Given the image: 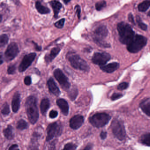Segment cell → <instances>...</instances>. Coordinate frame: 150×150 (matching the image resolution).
Here are the masks:
<instances>
[{"mask_svg":"<svg viewBox=\"0 0 150 150\" xmlns=\"http://www.w3.org/2000/svg\"><path fill=\"white\" fill-rule=\"evenodd\" d=\"M25 108L29 120L31 124H35L39 117L37 98L34 96L28 97L25 103Z\"/></svg>","mask_w":150,"mask_h":150,"instance_id":"cell-1","label":"cell"},{"mask_svg":"<svg viewBox=\"0 0 150 150\" xmlns=\"http://www.w3.org/2000/svg\"><path fill=\"white\" fill-rule=\"evenodd\" d=\"M117 30L119 34V40L123 44H128L135 36V33L131 26L125 23H118Z\"/></svg>","mask_w":150,"mask_h":150,"instance_id":"cell-2","label":"cell"},{"mask_svg":"<svg viewBox=\"0 0 150 150\" xmlns=\"http://www.w3.org/2000/svg\"><path fill=\"white\" fill-rule=\"evenodd\" d=\"M147 43V39L144 36L135 35L132 40L127 45V49L131 53H137L141 50Z\"/></svg>","mask_w":150,"mask_h":150,"instance_id":"cell-3","label":"cell"},{"mask_svg":"<svg viewBox=\"0 0 150 150\" xmlns=\"http://www.w3.org/2000/svg\"><path fill=\"white\" fill-rule=\"evenodd\" d=\"M67 58L71 65L75 69L85 72H88L89 71L90 68L87 62L79 55L71 54L68 56Z\"/></svg>","mask_w":150,"mask_h":150,"instance_id":"cell-4","label":"cell"},{"mask_svg":"<svg viewBox=\"0 0 150 150\" xmlns=\"http://www.w3.org/2000/svg\"><path fill=\"white\" fill-rule=\"evenodd\" d=\"M110 118V116L106 113H96L89 118V121L94 127L100 128L107 125Z\"/></svg>","mask_w":150,"mask_h":150,"instance_id":"cell-5","label":"cell"},{"mask_svg":"<svg viewBox=\"0 0 150 150\" xmlns=\"http://www.w3.org/2000/svg\"><path fill=\"white\" fill-rule=\"evenodd\" d=\"M111 129L114 136L119 140H123L126 136L125 128L121 121L115 119L111 124Z\"/></svg>","mask_w":150,"mask_h":150,"instance_id":"cell-6","label":"cell"},{"mask_svg":"<svg viewBox=\"0 0 150 150\" xmlns=\"http://www.w3.org/2000/svg\"><path fill=\"white\" fill-rule=\"evenodd\" d=\"M63 131V127L60 123L55 122L48 125L47 128L46 141L52 140L54 137H59Z\"/></svg>","mask_w":150,"mask_h":150,"instance_id":"cell-7","label":"cell"},{"mask_svg":"<svg viewBox=\"0 0 150 150\" xmlns=\"http://www.w3.org/2000/svg\"><path fill=\"white\" fill-rule=\"evenodd\" d=\"M54 76L64 90L67 91L70 88L71 84L69 82L68 78L60 69H57L55 70Z\"/></svg>","mask_w":150,"mask_h":150,"instance_id":"cell-8","label":"cell"},{"mask_svg":"<svg viewBox=\"0 0 150 150\" xmlns=\"http://www.w3.org/2000/svg\"><path fill=\"white\" fill-rule=\"evenodd\" d=\"M19 49L17 44L11 42L8 46L5 53V59L6 62L12 61L19 54Z\"/></svg>","mask_w":150,"mask_h":150,"instance_id":"cell-9","label":"cell"},{"mask_svg":"<svg viewBox=\"0 0 150 150\" xmlns=\"http://www.w3.org/2000/svg\"><path fill=\"white\" fill-rule=\"evenodd\" d=\"M110 59V56L106 52H96L92 57L93 63L102 66L104 65Z\"/></svg>","mask_w":150,"mask_h":150,"instance_id":"cell-10","label":"cell"},{"mask_svg":"<svg viewBox=\"0 0 150 150\" xmlns=\"http://www.w3.org/2000/svg\"><path fill=\"white\" fill-rule=\"evenodd\" d=\"M36 57V54L35 52H32L25 55L19 66V71L20 72H23L26 71L31 65L32 62L35 60Z\"/></svg>","mask_w":150,"mask_h":150,"instance_id":"cell-11","label":"cell"},{"mask_svg":"<svg viewBox=\"0 0 150 150\" xmlns=\"http://www.w3.org/2000/svg\"><path fill=\"white\" fill-rule=\"evenodd\" d=\"M108 29L104 25H101L96 29L93 33V39L96 43L103 41L108 35Z\"/></svg>","mask_w":150,"mask_h":150,"instance_id":"cell-12","label":"cell"},{"mask_svg":"<svg viewBox=\"0 0 150 150\" xmlns=\"http://www.w3.org/2000/svg\"><path fill=\"white\" fill-rule=\"evenodd\" d=\"M84 122V117L81 115H76L71 118L70 126L73 129H77L81 127Z\"/></svg>","mask_w":150,"mask_h":150,"instance_id":"cell-13","label":"cell"},{"mask_svg":"<svg viewBox=\"0 0 150 150\" xmlns=\"http://www.w3.org/2000/svg\"><path fill=\"white\" fill-rule=\"evenodd\" d=\"M48 88L50 92L56 96H59L60 94V91L57 86L56 85L55 81L52 78L49 79L47 82Z\"/></svg>","mask_w":150,"mask_h":150,"instance_id":"cell-14","label":"cell"},{"mask_svg":"<svg viewBox=\"0 0 150 150\" xmlns=\"http://www.w3.org/2000/svg\"><path fill=\"white\" fill-rule=\"evenodd\" d=\"M21 103V95L19 92H17L14 95L12 102V108L13 112L16 113L20 108Z\"/></svg>","mask_w":150,"mask_h":150,"instance_id":"cell-15","label":"cell"},{"mask_svg":"<svg viewBox=\"0 0 150 150\" xmlns=\"http://www.w3.org/2000/svg\"><path fill=\"white\" fill-rule=\"evenodd\" d=\"M57 103L61 110L63 114L67 116L69 113V105L68 103L64 99H59L57 100Z\"/></svg>","mask_w":150,"mask_h":150,"instance_id":"cell-16","label":"cell"},{"mask_svg":"<svg viewBox=\"0 0 150 150\" xmlns=\"http://www.w3.org/2000/svg\"><path fill=\"white\" fill-rule=\"evenodd\" d=\"M119 67V64L118 63L116 62H113L108 64L106 65H103L100 66V69L103 71L108 73L113 72L117 70Z\"/></svg>","mask_w":150,"mask_h":150,"instance_id":"cell-17","label":"cell"},{"mask_svg":"<svg viewBox=\"0 0 150 150\" xmlns=\"http://www.w3.org/2000/svg\"><path fill=\"white\" fill-rule=\"evenodd\" d=\"M50 5L53 9L54 12V17L55 18H57L59 13L62 7L61 3L57 0H52L50 2Z\"/></svg>","mask_w":150,"mask_h":150,"instance_id":"cell-18","label":"cell"},{"mask_svg":"<svg viewBox=\"0 0 150 150\" xmlns=\"http://www.w3.org/2000/svg\"><path fill=\"white\" fill-rule=\"evenodd\" d=\"M60 50L59 47H54L52 49L50 54L46 55L45 57L46 63H49L51 62L60 52Z\"/></svg>","mask_w":150,"mask_h":150,"instance_id":"cell-19","label":"cell"},{"mask_svg":"<svg viewBox=\"0 0 150 150\" xmlns=\"http://www.w3.org/2000/svg\"><path fill=\"white\" fill-rule=\"evenodd\" d=\"M50 107V101L48 98H44L42 100L40 105L41 113L45 115Z\"/></svg>","mask_w":150,"mask_h":150,"instance_id":"cell-20","label":"cell"},{"mask_svg":"<svg viewBox=\"0 0 150 150\" xmlns=\"http://www.w3.org/2000/svg\"><path fill=\"white\" fill-rule=\"evenodd\" d=\"M35 7L38 12L41 14H47L50 13V10L48 8L42 5L40 1L36 2Z\"/></svg>","mask_w":150,"mask_h":150,"instance_id":"cell-21","label":"cell"},{"mask_svg":"<svg viewBox=\"0 0 150 150\" xmlns=\"http://www.w3.org/2000/svg\"><path fill=\"white\" fill-rule=\"evenodd\" d=\"M140 108L142 111L147 115L150 116V100L146 99L140 104Z\"/></svg>","mask_w":150,"mask_h":150,"instance_id":"cell-22","label":"cell"},{"mask_svg":"<svg viewBox=\"0 0 150 150\" xmlns=\"http://www.w3.org/2000/svg\"><path fill=\"white\" fill-rule=\"evenodd\" d=\"M3 134L7 139L12 140L14 138L13 129L11 125H9L3 130Z\"/></svg>","mask_w":150,"mask_h":150,"instance_id":"cell-23","label":"cell"},{"mask_svg":"<svg viewBox=\"0 0 150 150\" xmlns=\"http://www.w3.org/2000/svg\"><path fill=\"white\" fill-rule=\"evenodd\" d=\"M150 7V0H145L140 3L138 6V9L139 12H144Z\"/></svg>","mask_w":150,"mask_h":150,"instance_id":"cell-24","label":"cell"},{"mask_svg":"<svg viewBox=\"0 0 150 150\" xmlns=\"http://www.w3.org/2000/svg\"><path fill=\"white\" fill-rule=\"evenodd\" d=\"M28 127V123L25 120H23V119H21L17 122L16 128L18 129L23 130L25 129H27Z\"/></svg>","mask_w":150,"mask_h":150,"instance_id":"cell-25","label":"cell"},{"mask_svg":"<svg viewBox=\"0 0 150 150\" xmlns=\"http://www.w3.org/2000/svg\"><path fill=\"white\" fill-rule=\"evenodd\" d=\"M9 41V38L6 34H2L0 37V46L1 47L6 46Z\"/></svg>","mask_w":150,"mask_h":150,"instance_id":"cell-26","label":"cell"},{"mask_svg":"<svg viewBox=\"0 0 150 150\" xmlns=\"http://www.w3.org/2000/svg\"><path fill=\"white\" fill-rule=\"evenodd\" d=\"M141 143L147 146H150V133L144 134L141 137Z\"/></svg>","mask_w":150,"mask_h":150,"instance_id":"cell-27","label":"cell"},{"mask_svg":"<svg viewBox=\"0 0 150 150\" xmlns=\"http://www.w3.org/2000/svg\"><path fill=\"white\" fill-rule=\"evenodd\" d=\"M78 95V90L76 88H74L68 92V96L72 101L74 100Z\"/></svg>","mask_w":150,"mask_h":150,"instance_id":"cell-28","label":"cell"},{"mask_svg":"<svg viewBox=\"0 0 150 150\" xmlns=\"http://www.w3.org/2000/svg\"><path fill=\"white\" fill-rule=\"evenodd\" d=\"M136 20H137V23L139 27L141 30H144V31L147 30V25L145 24V23H144L142 21L139 16H137V17H136Z\"/></svg>","mask_w":150,"mask_h":150,"instance_id":"cell-29","label":"cell"},{"mask_svg":"<svg viewBox=\"0 0 150 150\" xmlns=\"http://www.w3.org/2000/svg\"><path fill=\"white\" fill-rule=\"evenodd\" d=\"M10 112V108L9 105L7 103H5L2 106V109H1V113L3 115H9Z\"/></svg>","mask_w":150,"mask_h":150,"instance_id":"cell-30","label":"cell"},{"mask_svg":"<svg viewBox=\"0 0 150 150\" xmlns=\"http://www.w3.org/2000/svg\"><path fill=\"white\" fill-rule=\"evenodd\" d=\"M106 6V2L105 1H99L96 4V8L97 11H100Z\"/></svg>","mask_w":150,"mask_h":150,"instance_id":"cell-31","label":"cell"},{"mask_svg":"<svg viewBox=\"0 0 150 150\" xmlns=\"http://www.w3.org/2000/svg\"><path fill=\"white\" fill-rule=\"evenodd\" d=\"M65 22V19L64 18H63L55 23L54 25L56 28H58L62 29L64 28Z\"/></svg>","mask_w":150,"mask_h":150,"instance_id":"cell-32","label":"cell"},{"mask_svg":"<svg viewBox=\"0 0 150 150\" xmlns=\"http://www.w3.org/2000/svg\"><path fill=\"white\" fill-rule=\"evenodd\" d=\"M77 146L72 143H68L65 145L64 150H75L77 148Z\"/></svg>","mask_w":150,"mask_h":150,"instance_id":"cell-33","label":"cell"},{"mask_svg":"<svg viewBox=\"0 0 150 150\" xmlns=\"http://www.w3.org/2000/svg\"><path fill=\"white\" fill-rule=\"evenodd\" d=\"M16 71V67L15 65H12L9 66L8 68V73L9 74H13L15 73Z\"/></svg>","mask_w":150,"mask_h":150,"instance_id":"cell-34","label":"cell"},{"mask_svg":"<svg viewBox=\"0 0 150 150\" xmlns=\"http://www.w3.org/2000/svg\"><path fill=\"white\" fill-rule=\"evenodd\" d=\"M129 86V84L127 82H122L120 83L118 86H117V89L120 90H123L126 89Z\"/></svg>","mask_w":150,"mask_h":150,"instance_id":"cell-35","label":"cell"},{"mask_svg":"<svg viewBox=\"0 0 150 150\" xmlns=\"http://www.w3.org/2000/svg\"><path fill=\"white\" fill-rule=\"evenodd\" d=\"M122 94L119 93H115L112 95L111 99L112 100H115L117 99H120L121 97H122Z\"/></svg>","mask_w":150,"mask_h":150,"instance_id":"cell-36","label":"cell"},{"mask_svg":"<svg viewBox=\"0 0 150 150\" xmlns=\"http://www.w3.org/2000/svg\"><path fill=\"white\" fill-rule=\"evenodd\" d=\"M58 115L57 111L55 110H52L50 111V117L51 118H55L57 117Z\"/></svg>","mask_w":150,"mask_h":150,"instance_id":"cell-37","label":"cell"},{"mask_svg":"<svg viewBox=\"0 0 150 150\" xmlns=\"http://www.w3.org/2000/svg\"><path fill=\"white\" fill-rule=\"evenodd\" d=\"M75 10L76 11V14L78 16V18L80 19L81 17V7L79 5H77L75 7Z\"/></svg>","mask_w":150,"mask_h":150,"instance_id":"cell-38","label":"cell"},{"mask_svg":"<svg viewBox=\"0 0 150 150\" xmlns=\"http://www.w3.org/2000/svg\"><path fill=\"white\" fill-rule=\"evenodd\" d=\"M24 84L27 86H29L31 84V79L30 76L25 77L24 80Z\"/></svg>","mask_w":150,"mask_h":150,"instance_id":"cell-39","label":"cell"},{"mask_svg":"<svg viewBox=\"0 0 150 150\" xmlns=\"http://www.w3.org/2000/svg\"><path fill=\"white\" fill-rule=\"evenodd\" d=\"M128 20L132 24L135 25V21L134 20V17H133V15L132 14L130 13L128 15Z\"/></svg>","mask_w":150,"mask_h":150,"instance_id":"cell-40","label":"cell"},{"mask_svg":"<svg viewBox=\"0 0 150 150\" xmlns=\"http://www.w3.org/2000/svg\"><path fill=\"white\" fill-rule=\"evenodd\" d=\"M107 133L106 132L102 131L100 134V137L102 139H104L107 137Z\"/></svg>","mask_w":150,"mask_h":150,"instance_id":"cell-41","label":"cell"},{"mask_svg":"<svg viewBox=\"0 0 150 150\" xmlns=\"http://www.w3.org/2000/svg\"><path fill=\"white\" fill-rule=\"evenodd\" d=\"M33 42V44H34V45L35 46V48L36 50L38 51H40L42 50V47L41 46H39L35 42Z\"/></svg>","mask_w":150,"mask_h":150,"instance_id":"cell-42","label":"cell"},{"mask_svg":"<svg viewBox=\"0 0 150 150\" xmlns=\"http://www.w3.org/2000/svg\"><path fill=\"white\" fill-rule=\"evenodd\" d=\"M18 147V146L17 144H13L8 149L10 150H17V149H19Z\"/></svg>","mask_w":150,"mask_h":150,"instance_id":"cell-43","label":"cell"},{"mask_svg":"<svg viewBox=\"0 0 150 150\" xmlns=\"http://www.w3.org/2000/svg\"><path fill=\"white\" fill-rule=\"evenodd\" d=\"M92 147H93V146H92V144H88L84 148V150H91V149H92Z\"/></svg>","mask_w":150,"mask_h":150,"instance_id":"cell-44","label":"cell"},{"mask_svg":"<svg viewBox=\"0 0 150 150\" xmlns=\"http://www.w3.org/2000/svg\"><path fill=\"white\" fill-rule=\"evenodd\" d=\"M12 1L16 5H19L20 4V1L19 0H12Z\"/></svg>","mask_w":150,"mask_h":150,"instance_id":"cell-45","label":"cell"},{"mask_svg":"<svg viewBox=\"0 0 150 150\" xmlns=\"http://www.w3.org/2000/svg\"><path fill=\"white\" fill-rule=\"evenodd\" d=\"M71 1V0H63L64 3L66 5H67L69 2H70Z\"/></svg>","mask_w":150,"mask_h":150,"instance_id":"cell-46","label":"cell"},{"mask_svg":"<svg viewBox=\"0 0 150 150\" xmlns=\"http://www.w3.org/2000/svg\"><path fill=\"white\" fill-rule=\"evenodd\" d=\"M3 60H2V53H1V64H2L3 63Z\"/></svg>","mask_w":150,"mask_h":150,"instance_id":"cell-47","label":"cell"},{"mask_svg":"<svg viewBox=\"0 0 150 150\" xmlns=\"http://www.w3.org/2000/svg\"><path fill=\"white\" fill-rule=\"evenodd\" d=\"M147 15H148V16H150V11L148 12V14H147Z\"/></svg>","mask_w":150,"mask_h":150,"instance_id":"cell-48","label":"cell"}]
</instances>
